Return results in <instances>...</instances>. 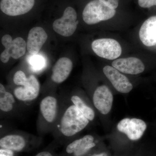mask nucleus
Segmentation results:
<instances>
[{
	"mask_svg": "<svg viewBox=\"0 0 156 156\" xmlns=\"http://www.w3.org/2000/svg\"><path fill=\"white\" fill-rule=\"evenodd\" d=\"M15 152L8 149L1 148L0 156H14Z\"/></svg>",
	"mask_w": 156,
	"mask_h": 156,
	"instance_id": "24",
	"label": "nucleus"
},
{
	"mask_svg": "<svg viewBox=\"0 0 156 156\" xmlns=\"http://www.w3.org/2000/svg\"><path fill=\"white\" fill-rule=\"evenodd\" d=\"M139 37L146 46L152 47L156 44V16L144 21L140 30Z\"/></svg>",
	"mask_w": 156,
	"mask_h": 156,
	"instance_id": "18",
	"label": "nucleus"
},
{
	"mask_svg": "<svg viewBox=\"0 0 156 156\" xmlns=\"http://www.w3.org/2000/svg\"><path fill=\"white\" fill-rule=\"evenodd\" d=\"M34 3L35 0H1L0 9L9 16H19L30 11Z\"/></svg>",
	"mask_w": 156,
	"mask_h": 156,
	"instance_id": "12",
	"label": "nucleus"
},
{
	"mask_svg": "<svg viewBox=\"0 0 156 156\" xmlns=\"http://www.w3.org/2000/svg\"><path fill=\"white\" fill-rule=\"evenodd\" d=\"M90 121L70 100L68 95L61 96V108L52 133L56 139L66 141L84 130Z\"/></svg>",
	"mask_w": 156,
	"mask_h": 156,
	"instance_id": "1",
	"label": "nucleus"
},
{
	"mask_svg": "<svg viewBox=\"0 0 156 156\" xmlns=\"http://www.w3.org/2000/svg\"><path fill=\"white\" fill-rule=\"evenodd\" d=\"M138 4L141 8H150L156 5V0H138Z\"/></svg>",
	"mask_w": 156,
	"mask_h": 156,
	"instance_id": "22",
	"label": "nucleus"
},
{
	"mask_svg": "<svg viewBox=\"0 0 156 156\" xmlns=\"http://www.w3.org/2000/svg\"><path fill=\"white\" fill-rule=\"evenodd\" d=\"M78 23L75 10L72 7H68L65 10L62 17L54 21L53 27L54 30L58 34L68 37L74 33Z\"/></svg>",
	"mask_w": 156,
	"mask_h": 156,
	"instance_id": "9",
	"label": "nucleus"
},
{
	"mask_svg": "<svg viewBox=\"0 0 156 156\" xmlns=\"http://www.w3.org/2000/svg\"><path fill=\"white\" fill-rule=\"evenodd\" d=\"M103 71L118 92L128 93L133 89V85L128 78L113 66H106L103 68Z\"/></svg>",
	"mask_w": 156,
	"mask_h": 156,
	"instance_id": "14",
	"label": "nucleus"
},
{
	"mask_svg": "<svg viewBox=\"0 0 156 156\" xmlns=\"http://www.w3.org/2000/svg\"><path fill=\"white\" fill-rule=\"evenodd\" d=\"M99 1L101 2L104 3L107 5L112 9H115L119 6V0H99Z\"/></svg>",
	"mask_w": 156,
	"mask_h": 156,
	"instance_id": "23",
	"label": "nucleus"
},
{
	"mask_svg": "<svg viewBox=\"0 0 156 156\" xmlns=\"http://www.w3.org/2000/svg\"><path fill=\"white\" fill-rule=\"evenodd\" d=\"M91 156H107V154L105 153H101L100 154H95Z\"/></svg>",
	"mask_w": 156,
	"mask_h": 156,
	"instance_id": "26",
	"label": "nucleus"
},
{
	"mask_svg": "<svg viewBox=\"0 0 156 156\" xmlns=\"http://www.w3.org/2000/svg\"><path fill=\"white\" fill-rule=\"evenodd\" d=\"M147 128V126L143 120L136 118H125L120 121L117 125L118 130L126 134L132 140L140 139Z\"/></svg>",
	"mask_w": 156,
	"mask_h": 156,
	"instance_id": "10",
	"label": "nucleus"
},
{
	"mask_svg": "<svg viewBox=\"0 0 156 156\" xmlns=\"http://www.w3.org/2000/svg\"><path fill=\"white\" fill-rule=\"evenodd\" d=\"M92 102L100 113L107 115L111 110L113 101L112 93L105 85L96 88L92 96Z\"/></svg>",
	"mask_w": 156,
	"mask_h": 156,
	"instance_id": "11",
	"label": "nucleus"
},
{
	"mask_svg": "<svg viewBox=\"0 0 156 156\" xmlns=\"http://www.w3.org/2000/svg\"><path fill=\"white\" fill-rule=\"evenodd\" d=\"M2 43L5 48L0 56L1 61L3 63H7L10 57L18 59L25 53L27 43L22 38L18 37L12 40L10 35L6 34L2 38Z\"/></svg>",
	"mask_w": 156,
	"mask_h": 156,
	"instance_id": "7",
	"label": "nucleus"
},
{
	"mask_svg": "<svg viewBox=\"0 0 156 156\" xmlns=\"http://www.w3.org/2000/svg\"><path fill=\"white\" fill-rule=\"evenodd\" d=\"M35 156H54L51 152L49 151H43L39 152Z\"/></svg>",
	"mask_w": 156,
	"mask_h": 156,
	"instance_id": "25",
	"label": "nucleus"
},
{
	"mask_svg": "<svg viewBox=\"0 0 156 156\" xmlns=\"http://www.w3.org/2000/svg\"><path fill=\"white\" fill-rule=\"evenodd\" d=\"M48 34L41 27H33L29 32L27 49L30 55H37L48 39Z\"/></svg>",
	"mask_w": 156,
	"mask_h": 156,
	"instance_id": "16",
	"label": "nucleus"
},
{
	"mask_svg": "<svg viewBox=\"0 0 156 156\" xmlns=\"http://www.w3.org/2000/svg\"><path fill=\"white\" fill-rule=\"evenodd\" d=\"M112 66L120 72L131 75H137L143 72L145 66L142 61L136 57L116 59Z\"/></svg>",
	"mask_w": 156,
	"mask_h": 156,
	"instance_id": "15",
	"label": "nucleus"
},
{
	"mask_svg": "<svg viewBox=\"0 0 156 156\" xmlns=\"http://www.w3.org/2000/svg\"><path fill=\"white\" fill-rule=\"evenodd\" d=\"M41 85L36 76L31 74L24 86L15 87L12 92L25 108L32 104L41 93Z\"/></svg>",
	"mask_w": 156,
	"mask_h": 156,
	"instance_id": "5",
	"label": "nucleus"
},
{
	"mask_svg": "<svg viewBox=\"0 0 156 156\" xmlns=\"http://www.w3.org/2000/svg\"><path fill=\"white\" fill-rule=\"evenodd\" d=\"M69 98L71 101L90 122L94 120L95 114L92 108L86 102L83 97L75 93H72Z\"/></svg>",
	"mask_w": 156,
	"mask_h": 156,
	"instance_id": "19",
	"label": "nucleus"
},
{
	"mask_svg": "<svg viewBox=\"0 0 156 156\" xmlns=\"http://www.w3.org/2000/svg\"><path fill=\"white\" fill-rule=\"evenodd\" d=\"M92 48L94 53L99 57L109 60L119 58L122 53L119 43L114 39H97L92 42Z\"/></svg>",
	"mask_w": 156,
	"mask_h": 156,
	"instance_id": "8",
	"label": "nucleus"
},
{
	"mask_svg": "<svg viewBox=\"0 0 156 156\" xmlns=\"http://www.w3.org/2000/svg\"><path fill=\"white\" fill-rule=\"evenodd\" d=\"M25 108L17 100L12 91L0 84V116L9 119L19 115Z\"/></svg>",
	"mask_w": 156,
	"mask_h": 156,
	"instance_id": "6",
	"label": "nucleus"
},
{
	"mask_svg": "<svg viewBox=\"0 0 156 156\" xmlns=\"http://www.w3.org/2000/svg\"><path fill=\"white\" fill-rule=\"evenodd\" d=\"M115 13V9H112L99 0H93L84 8L83 18L87 24L92 25L111 19Z\"/></svg>",
	"mask_w": 156,
	"mask_h": 156,
	"instance_id": "4",
	"label": "nucleus"
},
{
	"mask_svg": "<svg viewBox=\"0 0 156 156\" xmlns=\"http://www.w3.org/2000/svg\"><path fill=\"white\" fill-rule=\"evenodd\" d=\"M73 67L72 61L69 58L66 57L59 58L53 66L50 80L53 84L63 83L69 76Z\"/></svg>",
	"mask_w": 156,
	"mask_h": 156,
	"instance_id": "17",
	"label": "nucleus"
},
{
	"mask_svg": "<svg viewBox=\"0 0 156 156\" xmlns=\"http://www.w3.org/2000/svg\"><path fill=\"white\" fill-rule=\"evenodd\" d=\"M28 59L31 69L34 71L40 72L44 69L45 66V61L43 56L40 55H31Z\"/></svg>",
	"mask_w": 156,
	"mask_h": 156,
	"instance_id": "20",
	"label": "nucleus"
},
{
	"mask_svg": "<svg viewBox=\"0 0 156 156\" xmlns=\"http://www.w3.org/2000/svg\"><path fill=\"white\" fill-rule=\"evenodd\" d=\"M61 108V96L54 91L43 95L39 103L38 116L37 122V131L40 135L52 133Z\"/></svg>",
	"mask_w": 156,
	"mask_h": 156,
	"instance_id": "2",
	"label": "nucleus"
},
{
	"mask_svg": "<svg viewBox=\"0 0 156 156\" xmlns=\"http://www.w3.org/2000/svg\"><path fill=\"white\" fill-rule=\"evenodd\" d=\"M94 141V136L90 134L74 140L67 144L65 150V153L67 156H83L96 146Z\"/></svg>",
	"mask_w": 156,
	"mask_h": 156,
	"instance_id": "13",
	"label": "nucleus"
},
{
	"mask_svg": "<svg viewBox=\"0 0 156 156\" xmlns=\"http://www.w3.org/2000/svg\"><path fill=\"white\" fill-rule=\"evenodd\" d=\"M37 136L27 132L20 131H9L1 135L0 147L11 150L15 152L25 150L31 143L41 140Z\"/></svg>",
	"mask_w": 156,
	"mask_h": 156,
	"instance_id": "3",
	"label": "nucleus"
},
{
	"mask_svg": "<svg viewBox=\"0 0 156 156\" xmlns=\"http://www.w3.org/2000/svg\"><path fill=\"white\" fill-rule=\"evenodd\" d=\"M29 76H27L24 72L20 70L14 73L12 81L15 87L24 86L28 81Z\"/></svg>",
	"mask_w": 156,
	"mask_h": 156,
	"instance_id": "21",
	"label": "nucleus"
}]
</instances>
